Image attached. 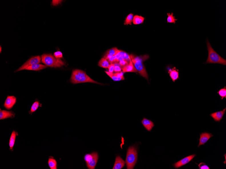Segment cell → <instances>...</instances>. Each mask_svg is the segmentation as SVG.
I'll list each match as a JSON object with an SVG mask.
<instances>
[{
	"mask_svg": "<svg viewBox=\"0 0 226 169\" xmlns=\"http://www.w3.org/2000/svg\"><path fill=\"white\" fill-rule=\"evenodd\" d=\"M199 168L200 169H209V167L206 165L204 163H201L199 165Z\"/></svg>",
	"mask_w": 226,
	"mask_h": 169,
	"instance_id": "cell-33",
	"label": "cell"
},
{
	"mask_svg": "<svg viewBox=\"0 0 226 169\" xmlns=\"http://www.w3.org/2000/svg\"><path fill=\"white\" fill-rule=\"evenodd\" d=\"M15 114L12 111H7L0 110V120H3L9 118H13Z\"/></svg>",
	"mask_w": 226,
	"mask_h": 169,
	"instance_id": "cell-11",
	"label": "cell"
},
{
	"mask_svg": "<svg viewBox=\"0 0 226 169\" xmlns=\"http://www.w3.org/2000/svg\"><path fill=\"white\" fill-rule=\"evenodd\" d=\"M16 102V98L14 96H7L4 106L7 109L10 110L13 108Z\"/></svg>",
	"mask_w": 226,
	"mask_h": 169,
	"instance_id": "cell-9",
	"label": "cell"
},
{
	"mask_svg": "<svg viewBox=\"0 0 226 169\" xmlns=\"http://www.w3.org/2000/svg\"><path fill=\"white\" fill-rule=\"evenodd\" d=\"M169 73L171 78L174 82L179 78V70L175 67L169 71Z\"/></svg>",
	"mask_w": 226,
	"mask_h": 169,
	"instance_id": "cell-16",
	"label": "cell"
},
{
	"mask_svg": "<svg viewBox=\"0 0 226 169\" xmlns=\"http://www.w3.org/2000/svg\"><path fill=\"white\" fill-rule=\"evenodd\" d=\"M115 56L119 62L121 60H126L129 64L131 61L130 57V55L123 51L119 50L116 53Z\"/></svg>",
	"mask_w": 226,
	"mask_h": 169,
	"instance_id": "cell-8",
	"label": "cell"
},
{
	"mask_svg": "<svg viewBox=\"0 0 226 169\" xmlns=\"http://www.w3.org/2000/svg\"><path fill=\"white\" fill-rule=\"evenodd\" d=\"M119 50L117 47H114L111 49L108 50L106 51L105 54L103 56V58L106 60H108V59L111 58V56H114L116 53L117 51Z\"/></svg>",
	"mask_w": 226,
	"mask_h": 169,
	"instance_id": "cell-19",
	"label": "cell"
},
{
	"mask_svg": "<svg viewBox=\"0 0 226 169\" xmlns=\"http://www.w3.org/2000/svg\"><path fill=\"white\" fill-rule=\"evenodd\" d=\"M18 133L15 131H13L12 132L9 141V145L10 146V150L13 151V147L15 143L16 137L18 135Z\"/></svg>",
	"mask_w": 226,
	"mask_h": 169,
	"instance_id": "cell-18",
	"label": "cell"
},
{
	"mask_svg": "<svg viewBox=\"0 0 226 169\" xmlns=\"http://www.w3.org/2000/svg\"><path fill=\"white\" fill-rule=\"evenodd\" d=\"M70 81L72 83L74 84L90 82L102 84L90 78L85 71L78 69H75L73 71Z\"/></svg>",
	"mask_w": 226,
	"mask_h": 169,
	"instance_id": "cell-1",
	"label": "cell"
},
{
	"mask_svg": "<svg viewBox=\"0 0 226 169\" xmlns=\"http://www.w3.org/2000/svg\"><path fill=\"white\" fill-rule=\"evenodd\" d=\"M167 16H168V18H167V21L168 23H175L176 21H177V19H176L175 16H173V13H172L171 14L167 13Z\"/></svg>",
	"mask_w": 226,
	"mask_h": 169,
	"instance_id": "cell-26",
	"label": "cell"
},
{
	"mask_svg": "<svg viewBox=\"0 0 226 169\" xmlns=\"http://www.w3.org/2000/svg\"><path fill=\"white\" fill-rule=\"evenodd\" d=\"M0 48H1V47H0Z\"/></svg>",
	"mask_w": 226,
	"mask_h": 169,
	"instance_id": "cell-37",
	"label": "cell"
},
{
	"mask_svg": "<svg viewBox=\"0 0 226 169\" xmlns=\"http://www.w3.org/2000/svg\"><path fill=\"white\" fill-rule=\"evenodd\" d=\"M130 57L137 72L141 76L148 80V74L142 62L145 60L148 59L149 58V56L146 55L143 56H137L133 54H131L130 55Z\"/></svg>",
	"mask_w": 226,
	"mask_h": 169,
	"instance_id": "cell-2",
	"label": "cell"
},
{
	"mask_svg": "<svg viewBox=\"0 0 226 169\" xmlns=\"http://www.w3.org/2000/svg\"><path fill=\"white\" fill-rule=\"evenodd\" d=\"M99 156L97 152L86 154L84 156L87 168L89 169H94L98 160Z\"/></svg>",
	"mask_w": 226,
	"mask_h": 169,
	"instance_id": "cell-6",
	"label": "cell"
},
{
	"mask_svg": "<svg viewBox=\"0 0 226 169\" xmlns=\"http://www.w3.org/2000/svg\"><path fill=\"white\" fill-rule=\"evenodd\" d=\"M48 164L51 169H57V162L55 159L51 157H49V159Z\"/></svg>",
	"mask_w": 226,
	"mask_h": 169,
	"instance_id": "cell-23",
	"label": "cell"
},
{
	"mask_svg": "<svg viewBox=\"0 0 226 169\" xmlns=\"http://www.w3.org/2000/svg\"><path fill=\"white\" fill-rule=\"evenodd\" d=\"M207 44L208 51V56L205 64H218L226 65V60L219 55L214 49L207 40Z\"/></svg>",
	"mask_w": 226,
	"mask_h": 169,
	"instance_id": "cell-3",
	"label": "cell"
},
{
	"mask_svg": "<svg viewBox=\"0 0 226 169\" xmlns=\"http://www.w3.org/2000/svg\"><path fill=\"white\" fill-rule=\"evenodd\" d=\"M141 123L145 129H146L148 131H151L152 128L154 127V126L153 122L146 118L143 119L141 121Z\"/></svg>",
	"mask_w": 226,
	"mask_h": 169,
	"instance_id": "cell-17",
	"label": "cell"
},
{
	"mask_svg": "<svg viewBox=\"0 0 226 169\" xmlns=\"http://www.w3.org/2000/svg\"><path fill=\"white\" fill-rule=\"evenodd\" d=\"M122 72L124 73L125 72H137V71L136 69L131 60L129 64H128V65L123 68Z\"/></svg>",
	"mask_w": 226,
	"mask_h": 169,
	"instance_id": "cell-15",
	"label": "cell"
},
{
	"mask_svg": "<svg viewBox=\"0 0 226 169\" xmlns=\"http://www.w3.org/2000/svg\"><path fill=\"white\" fill-rule=\"evenodd\" d=\"M124 73L123 72H115V73H113V74L114 76L117 77V78H121L123 76H124Z\"/></svg>",
	"mask_w": 226,
	"mask_h": 169,
	"instance_id": "cell-35",
	"label": "cell"
},
{
	"mask_svg": "<svg viewBox=\"0 0 226 169\" xmlns=\"http://www.w3.org/2000/svg\"><path fill=\"white\" fill-rule=\"evenodd\" d=\"M40 104L38 101H36L33 104L32 107H31L30 111H29V113L31 114L35 111L40 106Z\"/></svg>",
	"mask_w": 226,
	"mask_h": 169,
	"instance_id": "cell-27",
	"label": "cell"
},
{
	"mask_svg": "<svg viewBox=\"0 0 226 169\" xmlns=\"http://www.w3.org/2000/svg\"><path fill=\"white\" fill-rule=\"evenodd\" d=\"M46 66L44 65L41 64H36L27 67L25 70H29L38 71L41 70L46 68Z\"/></svg>",
	"mask_w": 226,
	"mask_h": 169,
	"instance_id": "cell-20",
	"label": "cell"
},
{
	"mask_svg": "<svg viewBox=\"0 0 226 169\" xmlns=\"http://www.w3.org/2000/svg\"><path fill=\"white\" fill-rule=\"evenodd\" d=\"M108 68V70H109V71L108 72H109L113 73L114 72L115 64H111Z\"/></svg>",
	"mask_w": 226,
	"mask_h": 169,
	"instance_id": "cell-34",
	"label": "cell"
},
{
	"mask_svg": "<svg viewBox=\"0 0 226 169\" xmlns=\"http://www.w3.org/2000/svg\"><path fill=\"white\" fill-rule=\"evenodd\" d=\"M125 161L120 156H117L116 158L115 162L113 169H121L123 168L125 164Z\"/></svg>",
	"mask_w": 226,
	"mask_h": 169,
	"instance_id": "cell-12",
	"label": "cell"
},
{
	"mask_svg": "<svg viewBox=\"0 0 226 169\" xmlns=\"http://www.w3.org/2000/svg\"><path fill=\"white\" fill-rule=\"evenodd\" d=\"M62 1H57H57H53L52 4L54 6H56V5H58L61 3Z\"/></svg>",
	"mask_w": 226,
	"mask_h": 169,
	"instance_id": "cell-36",
	"label": "cell"
},
{
	"mask_svg": "<svg viewBox=\"0 0 226 169\" xmlns=\"http://www.w3.org/2000/svg\"><path fill=\"white\" fill-rule=\"evenodd\" d=\"M218 94L221 97L222 100L224 98H226V87H225L223 89H220V90L218 92Z\"/></svg>",
	"mask_w": 226,
	"mask_h": 169,
	"instance_id": "cell-28",
	"label": "cell"
},
{
	"mask_svg": "<svg viewBox=\"0 0 226 169\" xmlns=\"http://www.w3.org/2000/svg\"><path fill=\"white\" fill-rule=\"evenodd\" d=\"M225 110L226 108L222 111H217L211 114V116L214 119L215 121L219 122L222 120L224 115L225 114Z\"/></svg>",
	"mask_w": 226,
	"mask_h": 169,
	"instance_id": "cell-13",
	"label": "cell"
},
{
	"mask_svg": "<svg viewBox=\"0 0 226 169\" xmlns=\"http://www.w3.org/2000/svg\"><path fill=\"white\" fill-rule=\"evenodd\" d=\"M54 56L57 59H60L63 58V54L60 51H57L54 53Z\"/></svg>",
	"mask_w": 226,
	"mask_h": 169,
	"instance_id": "cell-31",
	"label": "cell"
},
{
	"mask_svg": "<svg viewBox=\"0 0 226 169\" xmlns=\"http://www.w3.org/2000/svg\"><path fill=\"white\" fill-rule=\"evenodd\" d=\"M212 136L213 135L209 133H204L201 134L200 136L199 143L198 146L205 144Z\"/></svg>",
	"mask_w": 226,
	"mask_h": 169,
	"instance_id": "cell-14",
	"label": "cell"
},
{
	"mask_svg": "<svg viewBox=\"0 0 226 169\" xmlns=\"http://www.w3.org/2000/svg\"><path fill=\"white\" fill-rule=\"evenodd\" d=\"M115 64L114 72H122V68L121 67L119 62L115 63Z\"/></svg>",
	"mask_w": 226,
	"mask_h": 169,
	"instance_id": "cell-29",
	"label": "cell"
},
{
	"mask_svg": "<svg viewBox=\"0 0 226 169\" xmlns=\"http://www.w3.org/2000/svg\"><path fill=\"white\" fill-rule=\"evenodd\" d=\"M107 60L111 64H115L119 62L115 56H111V58L108 59Z\"/></svg>",
	"mask_w": 226,
	"mask_h": 169,
	"instance_id": "cell-30",
	"label": "cell"
},
{
	"mask_svg": "<svg viewBox=\"0 0 226 169\" xmlns=\"http://www.w3.org/2000/svg\"><path fill=\"white\" fill-rule=\"evenodd\" d=\"M98 66L104 68H108L110 66L109 62L105 58H102L98 62Z\"/></svg>",
	"mask_w": 226,
	"mask_h": 169,
	"instance_id": "cell-21",
	"label": "cell"
},
{
	"mask_svg": "<svg viewBox=\"0 0 226 169\" xmlns=\"http://www.w3.org/2000/svg\"><path fill=\"white\" fill-rule=\"evenodd\" d=\"M119 64H120V65L121 66V67H122V69H123V68L127 65H128V64L127 63V62L126 60H119Z\"/></svg>",
	"mask_w": 226,
	"mask_h": 169,
	"instance_id": "cell-32",
	"label": "cell"
},
{
	"mask_svg": "<svg viewBox=\"0 0 226 169\" xmlns=\"http://www.w3.org/2000/svg\"><path fill=\"white\" fill-rule=\"evenodd\" d=\"M137 149L132 146L129 148L127 154L126 163L128 169H133L137 160Z\"/></svg>",
	"mask_w": 226,
	"mask_h": 169,
	"instance_id": "cell-5",
	"label": "cell"
},
{
	"mask_svg": "<svg viewBox=\"0 0 226 169\" xmlns=\"http://www.w3.org/2000/svg\"><path fill=\"white\" fill-rule=\"evenodd\" d=\"M196 156L195 155H193L185 158H184L176 163L174 165V167L176 168H178L187 164L192 160Z\"/></svg>",
	"mask_w": 226,
	"mask_h": 169,
	"instance_id": "cell-10",
	"label": "cell"
},
{
	"mask_svg": "<svg viewBox=\"0 0 226 169\" xmlns=\"http://www.w3.org/2000/svg\"><path fill=\"white\" fill-rule=\"evenodd\" d=\"M42 62L50 67H60L64 65L61 59H57L52 54H43L41 56Z\"/></svg>",
	"mask_w": 226,
	"mask_h": 169,
	"instance_id": "cell-4",
	"label": "cell"
},
{
	"mask_svg": "<svg viewBox=\"0 0 226 169\" xmlns=\"http://www.w3.org/2000/svg\"><path fill=\"white\" fill-rule=\"evenodd\" d=\"M145 18L141 16L135 15L133 17V23L135 25L141 24L144 22Z\"/></svg>",
	"mask_w": 226,
	"mask_h": 169,
	"instance_id": "cell-22",
	"label": "cell"
},
{
	"mask_svg": "<svg viewBox=\"0 0 226 169\" xmlns=\"http://www.w3.org/2000/svg\"><path fill=\"white\" fill-rule=\"evenodd\" d=\"M105 72L108 76H109L112 80L115 81H119L125 80L124 76L121 77V78H117V77L114 76L113 73H110L108 71H105Z\"/></svg>",
	"mask_w": 226,
	"mask_h": 169,
	"instance_id": "cell-24",
	"label": "cell"
},
{
	"mask_svg": "<svg viewBox=\"0 0 226 169\" xmlns=\"http://www.w3.org/2000/svg\"><path fill=\"white\" fill-rule=\"evenodd\" d=\"M41 58L40 56L33 57L26 62L23 65H22L17 70H16V72L25 70L27 67H30V66L33 65L35 64H39L41 62Z\"/></svg>",
	"mask_w": 226,
	"mask_h": 169,
	"instance_id": "cell-7",
	"label": "cell"
},
{
	"mask_svg": "<svg viewBox=\"0 0 226 169\" xmlns=\"http://www.w3.org/2000/svg\"><path fill=\"white\" fill-rule=\"evenodd\" d=\"M133 14H130L127 16L125 20L124 21V24L125 25H131L132 22H133Z\"/></svg>",
	"mask_w": 226,
	"mask_h": 169,
	"instance_id": "cell-25",
	"label": "cell"
}]
</instances>
